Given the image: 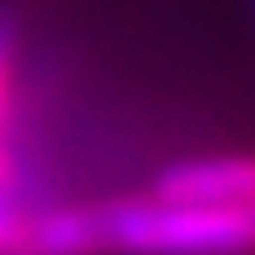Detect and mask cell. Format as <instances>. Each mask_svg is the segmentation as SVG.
Returning a JSON list of instances; mask_svg holds the SVG:
<instances>
[{"mask_svg": "<svg viewBox=\"0 0 255 255\" xmlns=\"http://www.w3.org/2000/svg\"><path fill=\"white\" fill-rule=\"evenodd\" d=\"M106 242L124 255H247L255 251V207H167L110 198Z\"/></svg>", "mask_w": 255, "mask_h": 255, "instance_id": "1", "label": "cell"}, {"mask_svg": "<svg viewBox=\"0 0 255 255\" xmlns=\"http://www.w3.org/2000/svg\"><path fill=\"white\" fill-rule=\"evenodd\" d=\"M167 207H255V154H211L167 163L150 185Z\"/></svg>", "mask_w": 255, "mask_h": 255, "instance_id": "2", "label": "cell"}, {"mask_svg": "<svg viewBox=\"0 0 255 255\" xmlns=\"http://www.w3.org/2000/svg\"><path fill=\"white\" fill-rule=\"evenodd\" d=\"M26 220H31L26 207H18L13 198H0V255H18L26 238Z\"/></svg>", "mask_w": 255, "mask_h": 255, "instance_id": "5", "label": "cell"}, {"mask_svg": "<svg viewBox=\"0 0 255 255\" xmlns=\"http://www.w3.org/2000/svg\"><path fill=\"white\" fill-rule=\"evenodd\" d=\"M18 255H110L102 203H53L31 211Z\"/></svg>", "mask_w": 255, "mask_h": 255, "instance_id": "3", "label": "cell"}, {"mask_svg": "<svg viewBox=\"0 0 255 255\" xmlns=\"http://www.w3.org/2000/svg\"><path fill=\"white\" fill-rule=\"evenodd\" d=\"M18 44H22V22L13 4L0 0V145L9 141V128L18 115Z\"/></svg>", "mask_w": 255, "mask_h": 255, "instance_id": "4", "label": "cell"}]
</instances>
